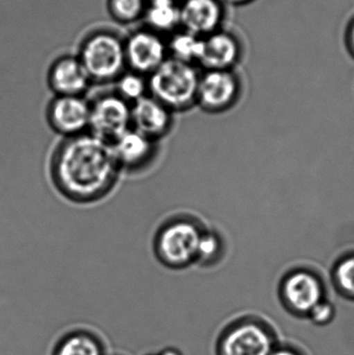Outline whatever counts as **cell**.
Segmentation results:
<instances>
[{
	"instance_id": "9a60e30c",
	"label": "cell",
	"mask_w": 354,
	"mask_h": 355,
	"mask_svg": "<svg viewBox=\"0 0 354 355\" xmlns=\"http://www.w3.org/2000/svg\"><path fill=\"white\" fill-rule=\"evenodd\" d=\"M239 45L230 33L218 31L204 37V49L199 64L207 70H230L238 60Z\"/></svg>"
},
{
	"instance_id": "83f0119b",
	"label": "cell",
	"mask_w": 354,
	"mask_h": 355,
	"mask_svg": "<svg viewBox=\"0 0 354 355\" xmlns=\"http://www.w3.org/2000/svg\"><path fill=\"white\" fill-rule=\"evenodd\" d=\"M151 355H156V354H151Z\"/></svg>"
},
{
	"instance_id": "9c48e42d",
	"label": "cell",
	"mask_w": 354,
	"mask_h": 355,
	"mask_svg": "<svg viewBox=\"0 0 354 355\" xmlns=\"http://www.w3.org/2000/svg\"><path fill=\"white\" fill-rule=\"evenodd\" d=\"M89 116L91 102L82 96H55L47 110L50 126L66 139L87 133Z\"/></svg>"
},
{
	"instance_id": "d6986e66",
	"label": "cell",
	"mask_w": 354,
	"mask_h": 355,
	"mask_svg": "<svg viewBox=\"0 0 354 355\" xmlns=\"http://www.w3.org/2000/svg\"><path fill=\"white\" fill-rule=\"evenodd\" d=\"M116 83V93L130 104L135 103L148 96L149 85L145 75L130 70L128 72L125 71Z\"/></svg>"
},
{
	"instance_id": "277c9868",
	"label": "cell",
	"mask_w": 354,
	"mask_h": 355,
	"mask_svg": "<svg viewBox=\"0 0 354 355\" xmlns=\"http://www.w3.org/2000/svg\"><path fill=\"white\" fill-rule=\"evenodd\" d=\"M280 343L269 321L245 315L222 329L216 340L215 355H270Z\"/></svg>"
},
{
	"instance_id": "8fae6325",
	"label": "cell",
	"mask_w": 354,
	"mask_h": 355,
	"mask_svg": "<svg viewBox=\"0 0 354 355\" xmlns=\"http://www.w3.org/2000/svg\"><path fill=\"white\" fill-rule=\"evenodd\" d=\"M91 80L77 55L56 58L48 71V85L55 96H82Z\"/></svg>"
},
{
	"instance_id": "44dd1931",
	"label": "cell",
	"mask_w": 354,
	"mask_h": 355,
	"mask_svg": "<svg viewBox=\"0 0 354 355\" xmlns=\"http://www.w3.org/2000/svg\"><path fill=\"white\" fill-rule=\"evenodd\" d=\"M335 285L344 297L354 300V257L339 263L335 271Z\"/></svg>"
},
{
	"instance_id": "5bb4252c",
	"label": "cell",
	"mask_w": 354,
	"mask_h": 355,
	"mask_svg": "<svg viewBox=\"0 0 354 355\" xmlns=\"http://www.w3.org/2000/svg\"><path fill=\"white\" fill-rule=\"evenodd\" d=\"M112 146L121 170L136 171L151 162L155 141L131 127Z\"/></svg>"
},
{
	"instance_id": "6da1fadb",
	"label": "cell",
	"mask_w": 354,
	"mask_h": 355,
	"mask_svg": "<svg viewBox=\"0 0 354 355\" xmlns=\"http://www.w3.org/2000/svg\"><path fill=\"white\" fill-rule=\"evenodd\" d=\"M120 172L112 146L91 133L67 137L51 162L56 188L76 202L104 198L112 191Z\"/></svg>"
},
{
	"instance_id": "d4e9b609",
	"label": "cell",
	"mask_w": 354,
	"mask_h": 355,
	"mask_svg": "<svg viewBox=\"0 0 354 355\" xmlns=\"http://www.w3.org/2000/svg\"><path fill=\"white\" fill-rule=\"evenodd\" d=\"M156 355H183L182 352L176 347H166Z\"/></svg>"
},
{
	"instance_id": "e0dca14e",
	"label": "cell",
	"mask_w": 354,
	"mask_h": 355,
	"mask_svg": "<svg viewBox=\"0 0 354 355\" xmlns=\"http://www.w3.org/2000/svg\"><path fill=\"white\" fill-rule=\"evenodd\" d=\"M145 27L161 35L181 28L179 0H150L143 17Z\"/></svg>"
},
{
	"instance_id": "ba28073f",
	"label": "cell",
	"mask_w": 354,
	"mask_h": 355,
	"mask_svg": "<svg viewBox=\"0 0 354 355\" xmlns=\"http://www.w3.org/2000/svg\"><path fill=\"white\" fill-rule=\"evenodd\" d=\"M281 300L287 312L297 318H308L310 312L326 300V292L317 277L307 271H297L283 283Z\"/></svg>"
},
{
	"instance_id": "f1b7e54d",
	"label": "cell",
	"mask_w": 354,
	"mask_h": 355,
	"mask_svg": "<svg viewBox=\"0 0 354 355\" xmlns=\"http://www.w3.org/2000/svg\"><path fill=\"white\" fill-rule=\"evenodd\" d=\"M148 1H150V0H148Z\"/></svg>"
},
{
	"instance_id": "52a82bcc",
	"label": "cell",
	"mask_w": 354,
	"mask_h": 355,
	"mask_svg": "<svg viewBox=\"0 0 354 355\" xmlns=\"http://www.w3.org/2000/svg\"><path fill=\"white\" fill-rule=\"evenodd\" d=\"M125 54L127 68L149 76L168 60V41L163 35L145 26L132 31L125 39Z\"/></svg>"
},
{
	"instance_id": "2e32d148",
	"label": "cell",
	"mask_w": 354,
	"mask_h": 355,
	"mask_svg": "<svg viewBox=\"0 0 354 355\" xmlns=\"http://www.w3.org/2000/svg\"><path fill=\"white\" fill-rule=\"evenodd\" d=\"M52 355H106V347L98 334L80 327L64 333L54 345Z\"/></svg>"
},
{
	"instance_id": "7a4b0ae2",
	"label": "cell",
	"mask_w": 354,
	"mask_h": 355,
	"mask_svg": "<svg viewBox=\"0 0 354 355\" xmlns=\"http://www.w3.org/2000/svg\"><path fill=\"white\" fill-rule=\"evenodd\" d=\"M78 56L91 83L116 81L126 71L125 39L109 28H97L85 35Z\"/></svg>"
},
{
	"instance_id": "4fadbf2b",
	"label": "cell",
	"mask_w": 354,
	"mask_h": 355,
	"mask_svg": "<svg viewBox=\"0 0 354 355\" xmlns=\"http://www.w3.org/2000/svg\"><path fill=\"white\" fill-rule=\"evenodd\" d=\"M172 125V112L148 95L131 106V126L153 141L166 137Z\"/></svg>"
},
{
	"instance_id": "4316f807",
	"label": "cell",
	"mask_w": 354,
	"mask_h": 355,
	"mask_svg": "<svg viewBox=\"0 0 354 355\" xmlns=\"http://www.w3.org/2000/svg\"><path fill=\"white\" fill-rule=\"evenodd\" d=\"M228 1L233 4H241L247 3V2L251 1V0H228Z\"/></svg>"
},
{
	"instance_id": "3957f363",
	"label": "cell",
	"mask_w": 354,
	"mask_h": 355,
	"mask_svg": "<svg viewBox=\"0 0 354 355\" xmlns=\"http://www.w3.org/2000/svg\"><path fill=\"white\" fill-rule=\"evenodd\" d=\"M200 78L195 64L168 58L148 76L150 96L172 112H183L197 103Z\"/></svg>"
},
{
	"instance_id": "cb8c5ba5",
	"label": "cell",
	"mask_w": 354,
	"mask_h": 355,
	"mask_svg": "<svg viewBox=\"0 0 354 355\" xmlns=\"http://www.w3.org/2000/svg\"><path fill=\"white\" fill-rule=\"evenodd\" d=\"M270 355H307L299 346L288 343H280Z\"/></svg>"
},
{
	"instance_id": "484cf974",
	"label": "cell",
	"mask_w": 354,
	"mask_h": 355,
	"mask_svg": "<svg viewBox=\"0 0 354 355\" xmlns=\"http://www.w3.org/2000/svg\"><path fill=\"white\" fill-rule=\"evenodd\" d=\"M347 39H348L349 48H351V52L354 54V21L351 27H349L348 37Z\"/></svg>"
},
{
	"instance_id": "603a6c76",
	"label": "cell",
	"mask_w": 354,
	"mask_h": 355,
	"mask_svg": "<svg viewBox=\"0 0 354 355\" xmlns=\"http://www.w3.org/2000/svg\"><path fill=\"white\" fill-rule=\"evenodd\" d=\"M336 308L332 302L324 300L310 312L309 319L314 325L319 327H328L336 318Z\"/></svg>"
},
{
	"instance_id": "8992f818",
	"label": "cell",
	"mask_w": 354,
	"mask_h": 355,
	"mask_svg": "<svg viewBox=\"0 0 354 355\" xmlns=\"http://www.w3.org/2000/svg\"><path fill=\"white\" fill-rule=\"evenodd\" d=\"M131 106L118 94H104L91 102L89 131L112 144L131 128Z\"/></svg>"
},
{
	"instance_id": "30bf717a",
	"label": "cell",
	"mask_w": 354,
	"mask_h": 355,
	"mask_svg": "<svg viewBox=\"0 0 354 355\" xmlns=\"http://www.w3.org/2000/svg\"><path fill=\"white\" fill-rule=\"evenodd\" d=\"M238 93L236 77L229 70H207L201 75L197 103L210 112L229 107Z\"/></svg>"
},
{
	"instance_id": "ac0fdd59",
	"label": "cell",
	"mask_w": 354,
	"mask_h": 355,
	"mask_svg": "<svg viewBox=\"0 0 354 355\" xmlns=\"http://www.w3.org/2000/svg\"><path fill=\"white\" fill-rule=\"evenodd\" d=\"M204 49V37L180 28L168 41V58L186 64H199Z\"/></svg>"
},
{
	"instance_id": "5b68a950",
	"label": "cell",
	"mask_w": 354,
	"mask_h": 355,
	"mask_svg": "<svg viewBox=\"0 0 354 355\" xmlns=\"http://www.w3.org/2000/svg\"><path fill=\"white\" fill-rule=\"evenodd\" d=\"M203 230L191 219L177 218L166 221L155 238V252L168 268L181 269L197 262V250Z\"/></svg>"
},
{
	"instance_id": "ffe728a7",
	"label": "cell",
	"mask_w": 354,
	"mask_h": 355,
	"mask_svg": "<svg viewBox=\"0 0 354 355\" xmlns=\"http://www.w3.org/2000/svg\"><path fill=\"white\" fill-rule=\"evenodd\" d=\"M148 0H107L108 14L122 24H131L143 19Z\"/></svg>"
},
{
	"instance_id": "7402d4cb",
	"label": "cell",
	"mask_w": 354,
	"mask_h": 355,
	"mask_svg": "<svg viewBox=\"0 0 354 355\" xmlns=\"http://www.w3.org/2000/svg\"><path fill=\"white\" fill-rule=\"evenodd\" d=\"M220 252V239L212 232H203L197 250V262L207 264L218 258Z\"/></svg>"
},
{
	"instance_id": "7c38bea8",
	"label": "cell",
	"mask_w": 354,
	"mask_h": 355,
	"mask_svg": "<svg viewBox=\"0 0 354 355\" xmlns=\"http://www.w3.org/2000/svg\"><path fill=\"white\" fill-rule=\"evenodd\" d=\"M181 28L205 37L220 31L224 8L220 0H179Z\"/></svg>"
}]
</instances>
